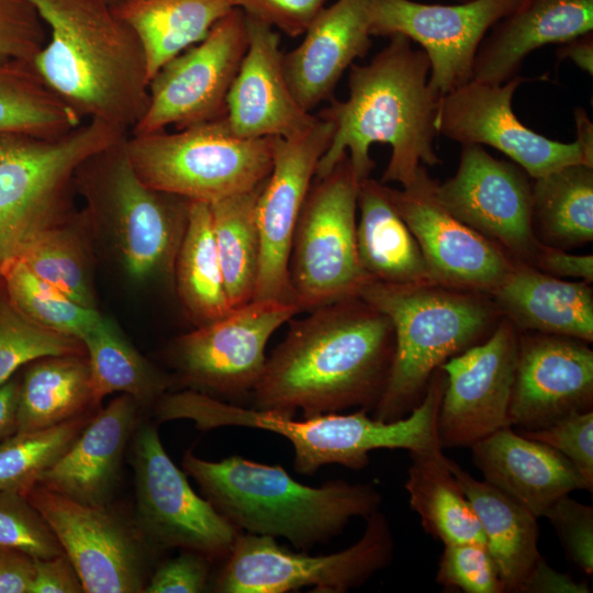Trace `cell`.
<instances>
[{
	"label": "cell",
	"instance_id": "obj_12",
	"mask_svg": "<svg viewBox=\"0 0 593 593\" xmlns=\"http://www.w3.org/2000/svg\"><path fill=\"white\" fill-rule=\"evenodd\" d=\"M248 47L245 13L234 8L200 42L149 81L146 111L130 133L182 130L226 116L227 97Z\"/></svg>",
	"mask_w": 593,
	"mask_h": 593
},
{
	"label": "cell",
	"instance_id": "obj_13",
	"mask_svg": "<svg viewBox=\"0 0 593 593\" xmlns=\"http://www.w3.org/2000/svg\"><path fill=\"white\" fill-rule=\"evenodd\" d=\"M139 532L155 547L180 548L225 560L242 533L190 486L167 455L157 428L139 425L133 441Z\"/></svg>",
	"mask_w": 593,
	"mask_h": 593
},
{
	"label": "cell",
	"instance_id": "obj_6",
	"mask_svg": "<svg viewBox=\"0 0 593 593\" xmlns=\"http://www.w3.org/2000/svg\"><path fill=\"white\" fill-rule=\"evenodd\" d=\"M359 296L385 314L394 353L373 418L393 422L422 401L436 370L449 358L485 339L500 312L489 295L437 283L369 281Z\"/></svg>",
	"mask_w": 593,
	"mask_h": 593
},
{
	"label": "cell",
	"instance_id": "obj_39",
	"mask_svg": "<svg viewBox=\"0 0 593 593\" xmlns=\"http://www.w3.org/2000/svg\"><path fill=\"white\" fill-rule=\"evenodd\" d=\"M83 122L42 80L33 63H0V134L63 136Z\"/></svg>",
	"mask_w": 593,
	"mask_h": 593
},
{
	"label": "cell",
	"instance_id": "obj_26",
	"mask_svg": "<svg viewBox=\"0 0 593 593\" xmlns=\"http://www.w3.org/2000/svg\"><path fill=\"white\" fill-rule=\"evenodd\" d=\"M138 406L127 394L114 398L37 483L86 505H109Z\"/></svg>",
	"mask_w": 593,
	"mask_h": 593
},
{
	"label": "cell",
	"instance_id": "obj_14",
	"mask_svg": "<svg viewBox=\"0 0 593 593\" xmlns=\"http://www.w3.org/2000/svg\"><path fill=\"white\" fill-rule=\"evenodd\" d=\"M298 313L293 303L253 300L176 338L169 362L192 390L217 399L251 394L265 369L269 338Z\"/></svg>",
	"mask_w": 593,
	"mask_h": 593
},
{
	"label": "cell",
	"instance_id": "obj_52",
	"mask_svg": "<svg viewBox=\"0 0 593 593\" xmlns=\"http://www.w3.org/2000/svg\"><path fill=\"white\" fill-rule=\"evenodd\" d=\"M585 582L577 581L569 574L551 568L540 556L522 582L518 592L523 593H589Z\"/></svg>",
	"mask_w": 593,
	"mask_h": 593
},
{
	"label": "cell",
	"instance_id": "obj_2",
	"mask_svg": "<svg viewBox=\"0 0 593 593\" xmlns=\"http://www.w3.org/2000/svg\"><path fill=\"white\" fill-rule=\"evenodd\" d=\"M389 38L368 64L350 66L348 98L332 99L317 114L333 123L334 135L318 161L316 177L328 174L345 154L359 181L370 177L376 166L370 157L373 143L391 147L383 183L405 187L421 165L440 164L434 149L439 98L428 83L427 55L413 48L404 35Z\"/></svg>",
	"mask_w": 593,
	"mask_h": 593
},
{
	"label": "cell",
	"instance_id": "obj_50",
	"mask_svg": "<svg viewBox=\"0 0 593 593\" xmlns=\"http://www.w3.org/2000/svg\"><path fill=\"white\" fill-rule=\"evenodd\" d=\"M34 574L29 593H81L80 578L63 553L48 559H33Z\"/></svg>",
	"mask_w": 593,
	"mask_h": 593
},
{
	"label": "cell",
	"instance_id": "obj_19",
	"mask_svg": "<svg viewBox=\"0 0 593 593\" xmlns=\"http://www.w3.org/2000/svg\"><path fill=\"white\" fill-rule=\"evenodd\" d=\"M436 183L421 165L407 186L401 190L388 187V191L418 243L432 280L490 296L512 269L513 259L449 213L436 198Z\"/></svg>",
	"mask_w": 593,
	"mask_h": 593
},
{
	"label": "cell",
	"instance_id": "obj_54",
	"mask_svg": "<svg viewBox=\"0 0 593 593\" xmlns=\"http://www.w3.org/2000/svg\"><path fill=\"white\" fill-rule=\"evenodd\" d=\"M20 379L11 377L0 384V441L18 430Z\"/></svg>",
	"mask_w": 593,
	"mask_h": 593
},
{
	"label": "cell",
	"instance_id": "obj_16",
	"mask_svg": "<svg viewBox=\"0 0 593 593\" xmlns=\"http://www.w3.org/2000/svg\"><path fill=\"white\" fill-rule=\"evenodd\" d=\"M56 535L87 593H137L147 583L144 537L105 506L36 483L25 494Z\"/></svg>",
	"mask_w": 593,
	"mask_h": 593
},
{
	"label": "cell",
	"instance_id": "obj_51",
	"mask_svg": "<svg viewBox=\"0 0 593 593\" xmlns=\"http://www.w3.org/2000/svg\"><path fill=\"white\" fill-rule=\"evenodd\" d=\"M532 265L557 278H577L589 283L593 281L592 255H573L562 248L539 243Z\"/></svg>",
	"mask_w": 593,
	"mask_h": 593
},
{
	"label": "cell",
	"instance_id": "obj_40",
	"mask_svg": "<svg viewBox=\"0 0 593 593\" xmlns=\"http://www.w3.org/2000/svg\"><path fill=\"white\" fill-rule=\"evenodd\" d=\"M90 418L81 414L63 423L16 432L0 441V492L23 495L70 447Z\"/></svg>",
	"mask_w": 593,
	"mask_h": 593
},
{
	"label": "cell",
	"instance_id": "obj_38",
	"mask_svg": "<svg viewBox=\"0 0 593 593\" xmlns=\"http://www.w3.org/2000/svg\"><path fill=\"white\" fill-rule=\"evenodd\" d=\"M264 183L210 203L216 249L233 309L255 298L260 264L256 202Z\"/></svg>",
	"mask_w": 593,
	"mask_h": 593
},
{
	"label": "cell",
	"instance_id": "obj_17",
	"mask_svg": "<svg viewBox=\"0 0 593 593\" xmlns=\"http://www.w3.org/2000/svg\"><path fill=\"white\" fill-rule=\"evenodd\" d=\"M523 0H470L457 4L374 0L370 34H401L429 60L428 83L438 98L472 80L478 48L490 29Z\"/></svg>",
	"mask_w": 593,
	"mask_h": 593
},
{
	"label": "cell",
	"instance_id": "obj_34",
	"mask_svg": "<svg viewBox=\"0 0 593 593\" xmlns=\"http://www.w3.org/2000/svg\"><path fill=\"white\" fill-rule=\"evenodd\" d=\"M172 278L180 304L197 327L233 311L224 284L209 203L190 201L188 223Z\"/></svg>",
	"mask_w": 593,
	"mask_h": 593
},
{
	"label": "cell",
	"instance_id": "obj_55",
	"mask_svg": "<svg viewBox=\"0 0 593 593\" xmlns=\"http://www.w3.org/2000/svg\"><path fill=\"white\" fill-rule=\"evenodd\" d=\"M557 49L559 60L570 59L589 75L593 74V33H586L560 44Z\"/></svg>",
	"mask_w": 593,
	"mask_h": 593
},
{
	"label": "cell",
	"instance_id": "obj_47",
	"mask_svg": "<svg viewBox=\"0 0 593 593\" xmlns=\"http://www.w3.org/2000/svg\"><path fill=\"white\" fill-rule=\"evenodd\" d=\"M557 530L573 562L588 575L593 573V508L571 499H558L545 514Z\"/></svg>",
	"mask_w": 593,
	"mask_h": 593
},
{
	"label": "cell",
	"instance_id": "obj_53",
	"mask_svg": "<svg viewBox=\"0 0 593 593\" xmlns=\"http://www.w3.org/2000/svg\"><path fill=\"white\" fill-rule=\"evenodd\" d=\"M33 574V558L0 545V593H29Z\"/></svg>",
	"mask_w": 593,
	"mask_h": 593
},
{
	"label": "cell",
	"instance_id": "obj_27",
	"mask_svg": "<svg viewBox=\"0 0 593 593\" xmlns=\"http://www.w3.org/2000/svg\"><path fill=\"white\" fill-rule=\"evenodd\" d=\"M593 0H523L499 20L475 54L472 80L504 83L526 57L547 44H563L592 32Z\"/></svg>",
	"mask_w": 593,
	"mask_h": 593
},
{
	"label": "cell",
	"instance_id": "obj_36",
	"mask_svg": "<svg viewBox=\"0 0 593 593\" xmlns=\"http://www.w3.org/2000/svg\"><path fill=\"white\" fill-rule=\"evenodd\" d=\"M94 244L86 211H72L43 231L20 260L80 305L98 309L93 277Z\"/></svg>",
	"mask_w": 593,
	"mask_h": 593
},
{
	"label": "cell",
	"instance_id": "obj_8",
	"mask_svg": "<svg viewBox=\"0 0 593 593\" xmlns=\"http://www.w3.org/2000/svg\"><path fill=\"white\" fill-rule=\"evenodd\" d=\"M127 133L89 119L59 137L0 134V276L74 210L79 165Z\"/></svg>",
	"mask_w": 593,
	"mask_h": 593
},
{
	"label": "cell",
	"instance_id": "obj_44",
	"mask_svg": "<svg viewBox=\"0 0 593 593\" xmlns=\"http://www.w3.org/2000/svg\"><path fill=\"white\" fill-rule=\"evenodd\" d=\"M436 581L446 589L466 593H503L496 564L484 542L445 545Z\"/></svg>",
	"mask_w": 593,
	"mask_h": 593
},
{
	"label": "cell",
	"instance_id": "obj_57",
	"mask_svg": "<svg viewBox=\"0 0 593 593\" xmlns=\"http://www.w3.org/2000/svg\"><path fill=\"white\" fill-rule=\"evenodd\" d=\"M466 1H470V0H457V2H466Z\"/></svg>",
	"mask_w": 593,
	"mask_h": 593
},
{
	"label": "cell",
	"instance_id": "obj_25",
	"mask_svg": "<svg viewBox=\"0 0 593 593\" xmlns=\"http://www.w3.org/2000/svg\"><path fill=\"white\" fill-rule=\"evenodd\" d=\"M472 460L484 480L545 516L561 496L586 489L572 463L557 450L505 426L471 447Z\"/></svg>",
	"mask_w": 593,
	"mask_h": 593
},
{
	"label": "cell",
	"instance_id": "obj_42",
	"mask_svg": "<svg viewBox=\"0 0 593 593\" xmlns=\"http://www.w3.org/2000/svg\"><path fill=\"white\" fill-rule=\"evenodd\" d=\"M51 355H86L80 339L42 327L11 301L0 276V384L30 361Z\"/></svg>",
	"mask_w": 593,
	"mask_h": 593
},
{
	"label": "cell",
	"instance_id": "obj_22",
	"mask_svg": "<svg viewBox=\"0 0 593 593\" xmlns=\"http://www.w3.org/2000/svg\"><path fill=\"white\" fill-rule=\"evenodd\" d=\"M592 404L593 351L585 342L542 333L518 338L510 426L542 428Z\"/></svg>",
	"mask_w": 593,
	"mask_h": 593
},
{
	"label": "cell",
	"instance_id": "obj_11",
	"mask_svg": "<svg viewBox=\"0 0 593 593\" xmlns=\"http://www.w3.org/2000/svg\"><path fill=\"white\" fill-rule=\"evenodd\" d=\"M350 547L331 555L292 551L269 536L242 532L213 585L219 593H284L312 586V592L344 593L366 583L390 564L394 539L379 510Z\"/></svg>",
	"mask_w": 593,
	"mask_h": 593
},
{
	"label": "cell",
	"instance_id": "obj_37",
	"mask_svg": "<svg viewBox=\"0 0 593 593\" xmlns=\"http://www.w3.org/2000/svg\"><path fill=\"white\" fill-rule=\"evenodd\" d=\"M532 219L545 245L578 247L593 239V167L570 165L534 179Z\"/></svg>",
	"mask_w": 593,
	"mask_h": 593
},
{
	"label": "cell",
	"instance_id": "obj_41",
	"mask_svg": "<svg viewBox=\"0 0 593 593\" xmlns=\"http://www.w3.org/2000/svg\"><path fill=\"white\" fill-rule=\"evenodd\" d=\"M13 304L32 322L56 333L80 337L102 316L80 305L18 260L2 275Z\"/></svg>",
	"mask_w": 593,
	"mask_h": 593
},
{
	"label": "cell",
	"instance_id": "obj_9",
	"mask_svg": "<svg viewBox=\"0 0 593 593\" xmlns=\"http://www.w3.org/2000/svg\"><path fill=\"white\" fill-rule=\"evenodd\" d=\"M124 148L145 184L209 204L259 187L272 167V137L236 136L225 118L172 133H128Z\"/></svg>",
	"mask_w": 593,
	"mask_h": 593
},
{
	"label": "cell",
	"instance_id": "obj_1",
	"mask_svg": "<svg viewBox=\"0 0 593 593\" xmlns=\"http://www.w3.org/2000/svg\"><path fill=\"white\" fill-rule=\"evenodd\" d=\"M394 353L389 317L362 300H338L292 321L251 392L255 410L303 417L354 406L372 411Z\"/></svg>",
	"mask_w": 593,
	"mask_h": 593
},
{
	"label": "cell",
	"instance_id": "obj_33",
	"mask_svg": "<svg viewBox=\"0 0 593 593\" xmlns=\"http://www.w3.org/2000/svg\"><path fill=\"white\" fill-rule=\"evenodd\" d=\"M410 455L405 489L423 528L444 545L484 542L477 516L447 466L443 447Z\"/></svg>",
	"mask_w": 593,
	"mask_h": 593
},
{
	"label": "cell",
	"instance_id": "obj_20",
	"mask_svg": "<svg viewBox=\"0 0 593 593\" xmlns=\"http://www.w3.org/2000/svg\"><path fill=\"white\" fill-rule=\"evenodd\" d=\"M517 348L516 327L503 320L485 339L440 366L446 378L437 418L443 448L471 447L510 426Z\"/></svg>",
	"mask_w": 593,
	"mask_h": 593
},
{
	"label": "cell",
	"instance_id": "obj_4",
	"mask_svg": "<svg viewBox=\"0 0 593 593\" xmlns=\"http://www.w3.org/2000/svg\"><path fill=\"white\" fill-rule=\"evenodd\" d=\"M446 378L437 370L419 404L403 418L383 422L366 410L353 414L325 413L303 419L275 411L232 404L192 389L165 393L154 407L158 422L190 419L200 430L223 426L264 429L286 437L294 450V471L312 475L327 465L362 469L376 449L417 452L441 447L437 418Z\"/></svg>",
	"mask_w": 593,
	"mask_h": 593
},
{
	"label": "cell",
	"instance_id": "obj_56",
	"mask_svg": "<svg viewBox=\"0 0 593 593\" xmlns=\"http://www.w3.org/2000/svg\"><path fill=\"white\" fill-rule=\"evenodd\" d=\"M104 2H107L108 4H110L111 7H115L116 4H119L122 0H103Z\"/></svg>",
	"mask_w": 593,
	"mask_h": 593
},
{
	"label": "cell",
	"instance_id": "obj_28",
	"mask_svg": "<svg viewBox=\"0 0 593 593\" xmlns=\"http://www.w3.org/2000/svg\"><path fill=\"white\" fill-rule=\"evenodd\" d=\"M490 298L517 328L593 340V290L589 282L564 281L513 260Z\"/></svg>",
	"mask_w": 593,
	"mask_h": 593
},
{
	"label": "cell",
	"instance_id": "obj_21",
	"mask_svg": "<svg viewBox=\"0 0 593 593\" xmlns=\"http://www.w3.org/2000/svg\"><path fill=\"white\" fill-rule=\"evenodd\" d=\"M333 135V123L317 116L299 135L272 137V167L256 202L260 264L254 300L292 303L288 271L292 237L318 161Z\"/></svg>",
	"mask_w": 593,
	"mask_h": 593
},
{
	"label": "cell",
	"instance_id": "obj_45",
	"mask_svg": "<svg viewBox=\"0 0 593 593\" xmlns=\"http://www.w3.org/2000/svg\"><path fill=\"white\" fill-rule=\"evenodd\" d=\"M522 435L540 441L566 457L586 484L593 489V411L574 412L552 424Z\"/></svg>",
	"mask_w": 593,
	"mask_h": 593
},
{
	"label": "cell",
	"instance_id": "obj_29",
	"mask_svg": "<svg viewBox=\"0 0 593 593\" xmlns=\"http://www.w3.org/2000/svg\"><path fill=\"white\" fill-rule=\"evenodd\" d=\"M356 240L360 266L371 281L435 283L411 230L393 205L388 187L370 177L359 181Z\"/></svg>",
	"mask_w": 593,
	"mask_h": 593
},
{
	"label": "cell",
	"instance_id": "obj_48",
	"mask_svg": "<svg viewBox=\"0 0 593 593\" xmlns=\"http://www.w3.org/2000/svg\"><path fill=\"white\" fill-rule=\"evenodd\" d=\"M232 3L247 16L295 37L305 33L325 0H232Z\"/></svg>",
	"mask_w": 593,
	"mask_h": 593
},
{
	"label": "cell",
	"instance_id": "obj_32",
	"mask_svg": "<svg viewBox=\"0 0 593 593\" xmlns=\"http://www.w3.org/2000/svg\"><path fill=\"white\" fill-rule=\"evenodd\" d=\"M23 368L16 432L63 423L92 406L87 355L44 356Z\"/></svg>",
	"mask_w": 593,
	"mask_h": 593
},
{
	"label": "cell",
	"instance_id": "obj_43",
	"mask_svg": "<svg viewBox=\"0 0 593 593\" xmlns=\"http://www.w3.org/2000/svg\"><path fill=\"white\" fill-rule=\"evenodd\" d=\"M0 545L33 559H48L64 552L56 535L19 492H0Z\"/></svg>",
	"mask_w": 593,
	"mask_h": 593
},
{
	"label": "cell",
	"instance_id": "obj_31",
	"mask_svg": "<svg viewBox=\"0 0 593 593\" xmlns=\"http://www.w3.org/2000/svg\"><path fill=\"white\" fill-rule=\"evenodd\" d=\"M112 8L138 36L149 81L165 63L200 42L234 9L232 0H122Z\"/></svg>",
	"mask_w": 593,
	"mask_h": 593
},
{
	"label": "cell",
	"instance_id": "obj_49",
	"mask_svg": "<svg viewBox=\"0 0 593 593\" xmlns=\"http://www.w3.org/2000/svg\"><path fill=\"white\" fill-rule=\"evenodd\" d=\"M181 553L161 562L147 581L146 593H200L208 588L210 562L208 556L181 549Z\"/></svg>",
	"mask_w": 593,
	"mask_h": 593
},
{
	"label": "cell",
	"instance_id": "obj_23",
	"mask_svg": "<svg viewBox=\"0 0 593 593\" xmlns=\"http://www.w3.org/2000/svg\"><path fill=\"white\" fill-rule=\"evenodd\" d=\"M246 23L248 47L227 97L228 127L242 138H289L305 132L317 115L302 109L288 86L279 34L247 15Z\"/></svg>",
	"mask_w": 593,
	"mask_h": 593
},
{
	"label": "cell",
	"instance_id": "obj_35",
	"mask_svg": "<svg viewBox=\"0 0 593 593\" xmlns=\"http://www.w3.org/2000/svg\"><path fill=\"white\" fill-rule=\"evenodd\" d=\"M80 340L89 362L92 406L115 392L132 396L139 406L155 405L170 385L169 378L143 357L108 317L102 315Z\"/></svg>",
	"mask_w": 593,
	"mask_h": 593
},
{
	"label": "cell",
	"instance_id": "obj_10",
	"mask_svg": "<svg viewBox=\"0 0 593 593\" xmlns=\"http://www.w3.org/2000/svg\"><path fill=\"white\" fill-rule=\"evenodd\" d=\"M358 183L345 154L328 174L315 176L309 189L288 265L292 303L300 312L359 296L371 281L357 254Z\"/></svg>",
	"mask_w": 593,
	"mask_h": 593
},
{
	"label": "cell",
	"instance_id": "obj_18",
	"mask_svg": "<svg viewBox=\"0 0 593 593\" xmlns=\"http://www.w3.org/2000/svg\"><path fill=\"white\" fill-rule=\"evenodd\" d=\"M515 163L492 157L481 145H462L454 177L435 194L459 221L500 246L513 260L532 265L537 238L532 219V182Z\"/></svg>",
	"mask_w": 593,
	"mask_h": 593
},
{
	"label": "cell",
	"instance_id": "obj_7",
	"mask_svg": "<svg viewBox=\"0 0 593 593\" xmlns=\"http://www.w3.org/2000/svg\"><path fill=\"white\" fill-rule=\"evenodd\" d=\"M125 136L79 165L74 189L86 202L96 243L105 245L128 279L174 277L190 201L145 184L126 156Z\"/></svg>",
	"mask_w": 593,
	"mask_h": 593
},
{
	"label": "cell",
	"instance_id": "obj_5",
	"mask_svg": "<svg viewBox=\"0 0 593 593\" xmlns=\"http://www.w3.org/2000/svg\"><path fill=\"white\" fill-rule=\"evenodd\" d=\"M203 495L240 532L282 537L307 551L338 536L354 517H368L382 497L369 483L327 481L313 488L295 481L281 466L234 455L220 461L188 449L181 461Z\"/></svg>",
	"mask_w": 593,
	"mask_h": 593
},
{
	"label": "cell",
	"instance_id": "obj_24",
	"mask_svg": "<svg viewBox=\"0 0 593 593\" xmlns=\"http://www.w3.org/2000/svg\"><path fill=\"white\" fill-rule=\"evenodd\" d=\"M373 3L374 0H336L324 7L303 41L283 54L288 86L305 111L332 99L344 71L370 49Z\"/></svg>",
	"mask_w": 593,
	"mask_h": 593
},
{
	"label": "cell",
	"instance_id": "obj_46",
	"mask_svg": "<svg viewBox=\"0 0 593 593\" xmlns=\"http://www.w3.org/2000/svg\"><path fill=\"white\" fill-rule=\"evenodd\" d=\"M45 26L30 0H0V63H33L47 40Z\"/></svg>",
	"mask_w": 593,
	"mask_h": 593
},
{
	"label": "cell",
	"instance_id": "obj_30",
	"mask_svg": "<svg viewBox=\"0 0 593 593\" xmlns=\"http://www.w3.org/2000/svg\"><path fill=\"white\" fill-rule=\"evenodd\" d=\"M446 462L477 516L504 592H518L540 557L538 517L496 486L473 478L448 457Z\"/></svg>",
	"mask_w": 593,
	"mask_h": 593
},
{
	"label": "cell",
	"instance_id": "obj_15",
	"mask_svg": "<svg viewBox=\"0 0 593 593\" xmlns=\"http://www.w3.org/2000/svg\"><path fill=\"white\" fill-rule=\"evenodd\" d=\"M528 78L515 76L504 83L477 80L439 98L435 116L438 135L461 145H489L508 156L532 179L570 165L593 167V154L575 138L561 143L538 134L514 114L512 99Z\"/></svg>",
	"mask_w": 593,
	"mask_h": 593
},
{
	"label": "cell",
	"instance_id": "obj_3",
	"mask_svg": "<svg viewBox=\"0 0 593 593\" xmlns=\"http://www.w3.org/2000/svg\"><path fill=\"white\" fill-rule=\"evenodd\" d=\"M49 30L33 59L42 80L82 119L130 133L149 99L144 47L103 0H30Z\"/></svg>",
	"mask_w": 593,
	"mask_h": 593
}]
</instances>
